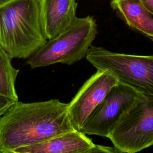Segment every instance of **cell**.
<instances>
[{"mask_svg":"<svg viewBox=\"0 0 153 153\" xmlns=\"http://www.w3.org/2000/svg\"><path fill=\"white\" fill-rule=\"evenodd\" d=\"M68 103L58 99L32 103L16 101L0 117V153L38 143L75 129Z\"/></svg>","mask_w":153,"mask_h":153,"instance_id":"1","label":"cell"},{"mask_svg":"<svg viewBox=\"0 0 153 153\" xmlns=\"http://www.w3.org/2000/svg\"><path fill=\"white\" fill-rule=\"evenodd\" d=\"M47 40L39 0H8L0 4V47L12 59H28Z\"/></svg>","mask_w":153,"mask_h":153,"instance_id":"2","label":"cell"},{"mask_svg":"<svg viewBox=\"0 0 153 153\" xmlns=\"http://www.w3.org/2000/svg\"><path fill=\"white\" fill-rule=\"evenodd\" d=\"M94 17H76L55 38L48 39L27 60L31 68L56 63L71 65L85 57L97 34Z\"/></svg>","mask_w":153,"mask_h":153,"instance_id":"3","label":"cell"},{"mask_svg":"<svg viewBox=\"0 0 153 153\" xmlns=\"http://www.w3.org/2000/svg\"><path fill=\"white\" fill-rule=\"evenodd\" d=\"M87 60L97 70L113 75L118 82L143 94H153V56L112 52L91 45Z\"/></svg>","mask_w":153,"mask_h":153,"instance_id":"4","label":"cell"},{"mask_svg":"<svg viewBox=\"0 0 153 153\" xmlns=\"http://www.w3.org/2000/svg\"><path fill=\"white\" fill-rule=\"evenodd\" d=\"M109 138L119 152L134 153L153 145V94L141 93Z\"/></svg>","mask_w":153,"mask_h":153,"instance_id":"5","label":"cell"},{"mask_svg":"<svg viewBox=\"0 0 153 153\" xmlns=\"http://www.w3.org/2000/svg\"><path fill=\"white\" fill-rule=\"evenodd\" d=\"M134 88L118 82L87 117L79 131L108 137L117 123L140 96Z\"/></svg>","mask_w":153,"mask_h":153,"instance_id":"6","label":"cell"},{"mask_svg":"<svg viewBox=\"0 0 153 153\" xmlns=\"http://www.w3.org/2000/svg\"><path fill=\"white\" fill-rule=\"evenodd\" d=\"M118 82L113 75L97 70L83 84L68 103V114L75 129H81L91 112Z\"/></svg>","mask_w":153,"mask_h":153,"instance_id":"7","label":"cell"},{"mask_svg":"<svg viewBox=\"0 0 153 153\" xmlns=\"http://www.w3.org/2000/svg\"><path fill=\"white\" fill-rule=\"evenodd\" d=\"M76 0H39V14L46 38L61 33L76 18Z\"/></svg>","mask_w":153,"mask_h":153,"instance_id":"8","label":"cell"},{"mask_svg":"<svg viewBox=\"0 0 153 153\" xmlns=\"http://www.w3.org/2000/svg\"><path fill=\"white\" fill-rule=\"evenodd\" d=\"M94 145L86 134L74 129L43 142L17 148L14 153H89Z\"/></svg>","mask_w":153,"mask_h":153,"instance_id":"9","label":"cell"},{"mask_svg":"<svg viewBox=\"0 0 153 153\" xmlns=\"http://www.w3.org/2000/svg\"><path fill=\"white\" fill-rule=\"evenodd\" d=\"M110 5L129 27L153 40V15L140 0H111Z\"/></svg>","mask_w":153,"mask_h":153,"instance_id":"10","label":"cell"},{"mask_svg":"<svg viewBox=\"0 0 153 153\" xmlns=\"http://www.w3.org/2000/svg\"><path fill=\"white\" fill-rule=\"evenodd\" d=\"M11 59L7 53L0 47V96L17 101L15 83L19 69L13 66Z\"/></svg>","mask_w":153,"mask_h":153,"instance_id":"11","label":"cell"},{"mask_svg":"<svg viewBox=\"0 0 153 153\" xmlns=\"http://www.w3.org/2000/svg\"><path fill=\"white\" fill-rule=\"evenodd\" d=\"M16 101L0 96V117L5 113Z\"/></svg>","mask_w":153,"mask_h":153,"instance_id":"12","label":"cell"},{"mask_svg":"<svg viewBox=\"0 0 153 153\" xmlns=\"http://www.w3.org/2000/svg\"><path fill=\"white\" fill-rule=\"evenodd\" d=\"M99 152H105V153H112V152H119V151L114 146L109 147L99 145H94V146L90 149L89 153H99Z\"/></svg>","mask_w":153,"mask_h":153,"instance_id":"13","label":"cell"},{"mask_svg":"<svg viewBox=\"0 0 153 153\" xmlns=\"http://www.w3.org/2000/svg\"><path fill=\"white\" fill-rule=\"evenodd\" d=\"M147 10L153 15V0H140Z\"/></svg>","mask_w":153,"mask_h":153,"instance_id":"14","label":"cell"},{"mask_svg":"<svg viewBox=\"0 0 153 153\" xmlns=\"http://www.w3.org/2000/svg\"><path fill=\"white\" fill-rule=\"evenodd\" d=\"M7 1H8V0H0V4H2V3H4V2H5Z\"/></svg>","mask_w":153,"mask_h":153,"instance_id":"15","label":"cell"}]
</instances>
